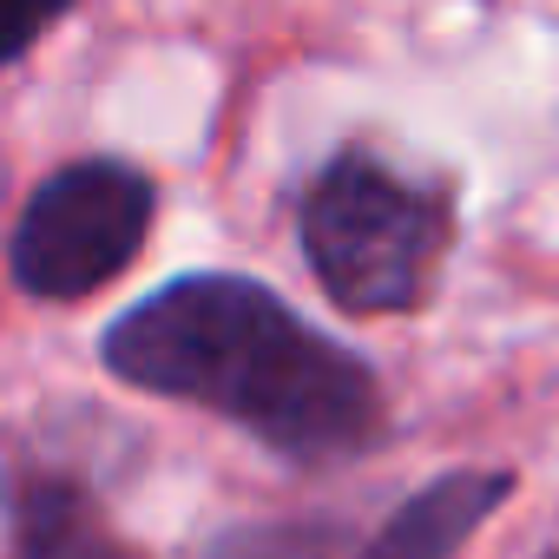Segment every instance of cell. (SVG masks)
<instances>
[{
	"instance_id": "6da1fadb",
	"label": "cell",
	"mask_w": 559,
	"mask_h": 559,
	"mask_svg": "<svg viewBox=\"0 0 559 559\" xmlns=\"http://www.w3.org/2000/svg\"><path fill=\"white\" fill-rule=\"evenodd\" d=\"M99 362L126 389L243 428L290 467H343L389 441L376 362L304 323L257 276H171L106 323Z\"/></svg>"
},
{
	"instance_id": "7a4b0ae2",
	"label": "cell",
	"mask_w": 559,
	"mask_h": 559,
	"mask_svg": "<svg viewBox=\"0 0 559 559\" xmlns=\"http://www.w3.org/2000/svg\"><path fill=\"white\" fill-rule=\"evenodd\" d=\"M454 178L402 171L376 145H343L304 185L297 243L317 290L349 317H415L454 250Z\"/></svg>"
},
{
	"instance_id": "3957f363",
	"label": "cell",
	"mask_w": 559,
	"mask_h": 559,
	"mask_svg": "<svg viewBox=\"0 0 559 559\" xmlns=\"http://www.w3.org/2000/svg\"><path fill=\"white\" fill-rule=\"evenodd\" d=\"M158 217V185L132 158H73L53 165L8 237V270L34 304H86L132 270Z\"/></svg>"
},
{
	"instance_id": "277c9868",
	"label": "cell",
	"mask_w": 559,
	"mask_h": 559,
	"mask_svg": "<svg viewBox=\"0 0 559 559\" xmlns=\"http://www.w3.org/2000/svg\"><path fill=\"white\" fill-rule=\"evenodd\" d=\"M8 539V559H139L99 513L93 487L73 480L67 467H14Z\"/></svg>"
},
{
	"instance_id": "5b68a950",
	"label": "cell",
	"mask_w": 559,
	"mask_h": 559,
	"mask_svg": "<svg viewBox=\"0 0 559 559\" xmlns=\"http://www.w3.org/2000/svg\"><path fill=\"white\" fill-rule=\"evenodd\" d=\"M376 546H382L376 520L349 526L336 513H317V520H243L217 533L198 559H382Z\"/></svg>"
},
{
	"instance_id": "8992f818",
	"label": "cell",
	"mask_w": 559,
	"mask_h": 559,
	"mask_svg": "<svg viewBox=\"0 0 559 559\" xmlns=\"http://www.w3.org/2000/svg\"><path fill=\"white\" fill-rule=\"evenodd\" d=\"M67 14H73V0H8V40H0V53L21 67L40 47V34H53Z\"/></svg>"
},
{
	"instance_id": "52a82bcc",
	"label": "cell",
	"mask_w": 559,
	"mask_h": 559,
	"mask_svg": "<svg viewBox=\"0 0 559 559\" xmlns=\"http://www.w3.org/2000/svg\"><path fill=\"white\" fill-rule=\"evenodd\" d=\"M546 559H559V552H546Z\"/></svg>"
}]
</instances>
